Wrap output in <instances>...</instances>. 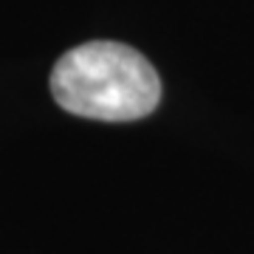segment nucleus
Returning <instances> with one entry per match:
<instances>
[{
  "label": "nucleus",
  "instance_id": "1",
  "mask_svg": "<svg viewBox=\"0 0 254 254\" xmlns=\"http://www.w3.org/2000/svg\"><path fill=\"white\" fill-rule=\"evenodd\" d=\"M57 105L73 116L99 122H136L161 99V82L144 54L113 40L71 48L51 71Z\"/></svg>",
  "mask_w": 254,
  "mask_h": 254
}]
</instances>
